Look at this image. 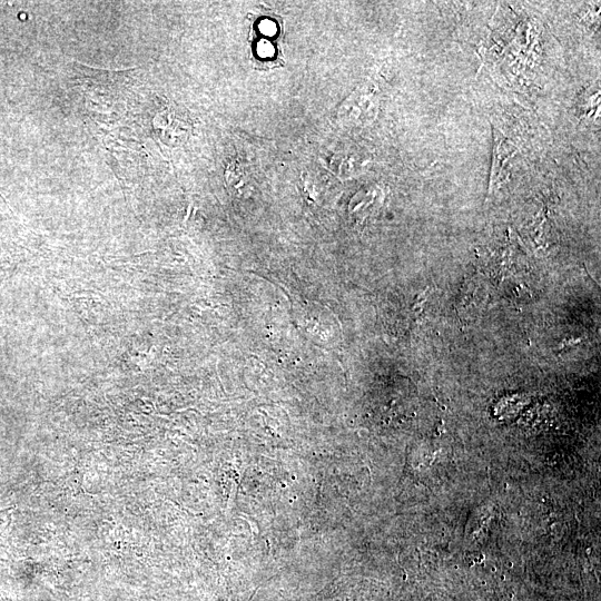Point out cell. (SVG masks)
I'll return each instance as SVG.
<instances>
[{
  "mask_svg": "<svg viewBox=\"0 0 601 601\" xmlns=\"http://www.w3.org/2000/svg\"><path fill=\"white\" fill-rule=\"evenodd\" d=\"M260 29H262V32L268 35V36H272L273 33H275V24L270 21H264L262 24H260Z\"/></svg>",
  "mask_w": 601,
  "mask_h": 601,
  "instance_id": "obj_1",
  "label": "cell"
}]
</instances>
